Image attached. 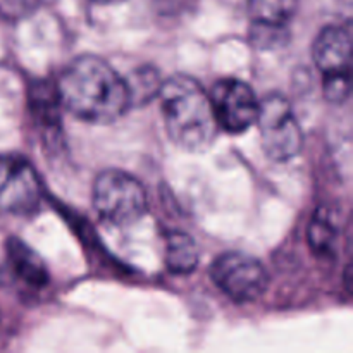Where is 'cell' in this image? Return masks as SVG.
<instances>
[{
	"label": "cell",
	"instance_id": "6da1fadb",
	"mask_svg": "<svg viewBox=\"0 0 353 353\" xmlns=\"http://www.w3.org/2000/svg\"><path fill=\"white\" fill-rule=\"evenodd\" d=\"M62 107L90 124H110L131 107L126 78L97 55L76 57L57 81Z\"/></svg>",
	"mask_w": 353,
	"mask_h": 353
},
{
	"label": "cell",
	"instance_id": "7a4b0ae2",
	"mask_svg": "<svg viewBox=\"0 0 353 353\" xmlns=\"http://www.w3.org/2000/svg\"><path fill=\"white\" fill-rule=\"evenodd\" d=\"M159 97L172 143L188 152H203L214 143L219 126L209 93L196 79L183 74L171 76L162 81Z\"/></svg>",
	"mask_w": 353,
	"mask_h": 353
},
{
	"label": "cell",
	"instance_id": "3957f363",
	"mask_svg": "<svg viewBox=\"0 0 353 353\" xmlns=\"http://www.w3.org/2000/svg\"><path fill=\"white\" fill-rule=\"evenodd\" d=\"M92 199L100 219L117 228L138 223L148 209L143 185L134 176L119 169H107L97 176Z\"/></svg>",
	"mask_w": 353,
	"mask_h": 353
},
{
	"label": "cell",
	"instance_id": "277c9868",
	"mask_svg": "<svg viewBox=\"0 0 353 353\" xmlns=\"http://www.w3.org/2000/svg\"><path fill=\"white\" fill-rule=\"evenodd\" d=\"M257 126L264 154L274 162H288L300 154L303 133L288 100L269 95L259 105Z\"/></svg>",
	"mask_w": 353,
	"mask_h": 353
},
{
	"label": "cell",
	"instance_id": "5b68a950",
	"mask_svg": "<svg viewBox=\"0 0 353 353\" xmlns=\"http://www.w3.org/2000/svg\"><path fill=\"white\" fill-rule=\"evenodd\" d=\"M43 186L30 161L17 154H0V210L33 216L40 210Z\"/></svg>",
	"mask_w": 353,
	"mask_h": 353
},
{
	"label": "cell",
	"instance_id": "8992f818",
	"mask_svg": "<svg viewBox=\"0 0 353 353\" xmlns=\"http://www.w3.org/2000/svg\"><path fill=\"white\" fill-rule=\"evenodd\" d=\"M210 278L217 288L238 303L255 302L264 295L269 276L261 261L241 252H226L210 265Z\"/></svg>",
	"mask_w": 353,
	"mask_h": 353
},
{
	"label": "cell",
	"instance_id": "52a82bcc",
	"mask_svg": "<svg viewBox=\"0 0 353 353\" xmlns=\"http://www.w3.org/2000/svg\"><path fill=\"white\" fill-rule=\"evenodd\" d=\"M217 126L233 134H240L257 121L261 102L245 81L234 78L221 79L209 93Z\"/></svg>",
	"mask_w": 353,
	"mask_h": 353
},
{
	"label": "cell",
	"instance_id": "ba28073f",
	"mask_svg": "<svg viewBox=\"0 0 353 353\" xmlns=\"http://www.w3.org/2000/svg\"><path fill=\"white\" fill-rule=\"evenodd\" d=\"M312 57L324 74L352 72V31L348 26L323 28L312 45Z\"/></svg>",
	"mask_w": 353,
	"mask_h": 353
},
{
	"label": "cell",
	"instance_id": "9c48e42d",
	"mask_svg": "<svg viewBox=\"0 0 353 353\" xmlns=\"http://www.w3.org/2000/svg\"><path fill=\"white\" fill-rule=\"evenodd\" d=\"M7 262L14 274L33 288H43L50 281V274L43 259L19 238H9L6 243Z\"/></svg>",
	"mask_w": 353,
	"mask_h": 353
},
{
	"label": "cell",
	"instance_id": "30bf717a",
	"mask_svg": "<svg viewBox=\"0 0 353 353\" xmlns=\"http://www.w3.org/2000/svg\"><path fill=\"white\" fill-rule=\"evenodd\" d=\"M30 109L34 121L47 134H55L61 130V109L57 85L48 81H37L30 90Z\"/></svg>",
	"mask_w": 353,
	"mask_h": 353
},
{
	"label": "cell",
	"instance_id": "8fae6325",
	"mask_svg": "<svg viewBox=\"0 0 353 353\" xmlns=\"http://www.w3.org/2000/svg\"><path fill=\"white\" fill-rule=\"evenodd\" d=\"M309 245L314 254L319 257H331L336 252L338 238H340V223L330 209L321 207L312 216L309 224Z\"/></svg>",
	"mask_w": 353,
	"mask_h": 353
},
{
	"label": "cell",
	"instance_id": "7c38bea8",
	"mask_svg": "<svg viewBox=\"0 0 353 353\" xmlns=\"http://www.w3.org/2000/svg\"><path fill=\"white\" fill-rule=\"evenodd\" d=\"M200 250L195 240L183 231H172L165 240V265L174 274H190L196 269Z\"/></svg>",
	"mask_w": 353,
	"mask_h": 353
},
{
	"label": "cell",
	"instance_id": "4fadbf2b",
	"mask_svg": "<svg viewBox=\"0 0 353 353\" xmlns=\"http://www.w3.org/2000/svg\"><path fill=\"white\" fill-rule=\"evenodd\" d=\"M299 0H248L254 24L286 28L295 16Z\"/></svg>",
	"mask_w": 353,
	"mask_h": 353
},
{
	"label": "cell",
	"instance_id": "5bb4252c",
	"mask_svg": "<svg viewBox=\"0 0 353 353\" xmlns=\"http://www.w3.org/2000/svg\"><path fill=\"white\" fill-rule=\"evenodd\" d=\"M126 83L128 88H130L131 107L138 105V103H145L154 99V97H157L162 85L157 71L148 68V65L134 71L131 78H126Z\"/></svg>",
	"mask_w": 353,
	"mask_h": 353
},
{
	"label": "cell",
	"instance_id": "9a60e30c",
	"mask_svg": "<svg viewBox=\"0 0 353 353\" xmlns=\"http://www.w3.org/2000/svg\"><path fill=\"white\" fill-rule=\"evenodd\" d=\"M324 97L333 103H343L350 97L352 72L343 74H324L323 76Z\"/></svg>",
	"mask_w": 353,
	"mask_h": 353
},
{
	"label": "cell",
	"instance_id": "2e32d148",
	"mask_svg": "<svg viewBox=\"0 0 353 353\" xmlns=\"http://www.w3.org/2000/svg\"><path fill=\"white\" fill-rule=\"evenodd\" d=\"M283 37H286V28L265 26V24L252 26V40L261 48H274L276 45H281Z\"/></svg>",
	"mask_w": 353,
	"mask_h": 353
},
{
	"label": "cell",
	"instance_id": "e0dca14e",
	"mask_svg": "<svg viewBox=\"0 0 353 353\" xmlns=\"http://www.w3.org/2000/svg\"><path fill=\"white\" fill-rule=\"evenodd\" d=\"M40 0H0V14L12 19L26 17L38 7Z\"/></svg>",
	"mask_w": 353,
	"mask_h": 353
},
{
	"label": "cell",
	"instance_id": "ac0fdd59",
	"mask_svg": "<svg viewBox=\"0 0 353 353\" xmlns=\"http://www.w3.org/2000/svg\"><path fill=\"white\" fill-rule=\"evenodd\" d=\"M93 2H97V3H116V2H121V0H93Z\"/></svg>",
	"mask_w": 353,
	"mask_h": 353
}]
</instances>
